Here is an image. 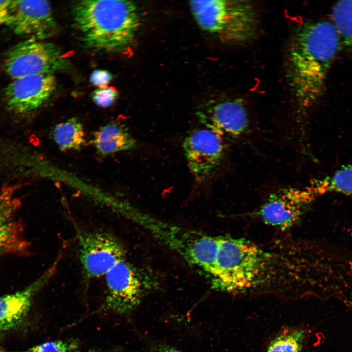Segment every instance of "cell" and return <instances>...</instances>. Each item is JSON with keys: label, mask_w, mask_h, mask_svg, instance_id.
Wrapping results in <instances>:
<instances>
[{"label": "cell", "mask_w": 352, "mask_h": 352, "mask_svg": "<svg viewBox=\"0 0 352 352\" xmlns=\"http://www.w3.org/2000/svg\"><path fill=\"white\" fill-rule=\"evenodd\" d=\"M226 269L236 295L316 297L327 279L329 261L323 247L310 240L286 238L260 245L237 238Z\"/></svg>", "instance_id": "obj_1"}, {"label": "cell", "mask_w": 352, "mask_h": 352, "mask_svg": "<svg viewBox=\"0 0 352 352\" xmlns=\"http://www.w3.org/2000/svg\"><path fill=\"white\" fill-rule=\"evenodd\" d=\"M340 43L334 26L328 21L305 22L293 33L288 49L287 75L301 124L323 93Z\"/></svg>", "instance_id": "obj_2"}, {"label": "cell", "mask_w": 352, "mask_h": 352, "mask_svg": "<svg viewBox=\"0 0 352 352\" xmlns=\"http://www.w3.org/2000/svg\"><path fill=\"white\" fill-rule=\"evenodd\" d=\"M75 27L90 48L124 51L132 43L140 24L135 4L123 0L79 1L72 8Z\"/></svg>", "instance_id": "obj_3"}, {"label": "cell", "mask_w": 352, "mask_h": 352, "mask_svg": "<svg viewBox=\"0 0 352 352\" xmlns=\"http://www.w3.org/2000/svg\"><path fill=\"white\" fill-rule=\"evenodd\" d=\"M189 6L199 26L223 43L243 44L258 34L259 15L251 1L192 0Z\"/></svg>", "instance_id": "obj_4"}, {"label": "cell", "mask_w": 352, "mask_h": 352, "mask_svg": "<svg viewBox=\"0 0 352 352\" xmlns=\"http://www.w3.org/2000/svg\"><path fill=\"white\" fill-rule=\"evenodd\" d=\"M127 211L126 216L189 264L204 271L213 264L217 247L215 237L169 223L133 207Z\"/></svg>", "instance_id": "obj_5"}, {"label": "cell", "mask_w": 352, "mask_h": 352, "mask_svg": "<svg viewBox=\"0 0 352 352\" xmlns=\"http://www.w3.org/2000/svg\"><path fill=\"white\" fill-rule=\"evenodd\" d=\"M6 74L13 79L37 74L66 69V58L55 44L28 39L13 46L6 53L3 63Z\"/></svg>", "instance_id": "obj_6"}, {"label": "cell", "mask_w": 352, "mask_h": 352, "mask_svg": "<svg viewBox=\"0 0 352 352\" xmlns=\"http://www.w3.org/2000/svg\"><path fill=\"white\" fill-rule=\"evenodd\" d=\"M104 276L106 306L120 315L129 314L135 309L151 288L126 259L117 263Z\"/></svg>", "instance_id": "obj_7"}, {"label": "cell", "mask_w": 352, "mask_h": 352, "mask_svg": "<svg viewBox=\"0 0 352 352\" xmlns=\"http://www.w3.org/2000/svg\"><path fill=\"white\" fill-rule=\"evenodd\" d=\"M80 261L88 279L104 276L117 263L125 259V250L110 233L78 231Z\"/></svg>", "instance_id": "obj_8"}, {"label": "cell", "mask_w": 352, "mask_h": 352, "mask_svg": "<svg viewBox=\"0 0 352 352\" xmlns=\"http://www.w3.org/2000/svg\"><path fill=\"white\" fill-rule=\"evenodd\" d=\"M316 198L308 186L283 187L269 195L256 214L266 224L285 230L297 223Z\"/></svg>", "instance_id": "obj_9"}, {"label": "cell", "mask_w": 352, "mask_h": 352, "mask_svg": "<svg viewBox=\"0 0 352 352\" xmlns=\"http://www.w3.org/2000/svg\"><path fill=\"white\" fill-rule=\"evenodd\" d=\"M183 149L196 180L204 182L213 176L223 159L222 137L207 129H197L184 139Z\"/></svg>", "instance_id": "obj_10"}, {"label": "cell", "mask_w": 352, "mask_h": 352, "mask_svg": "<svg viewBox=\"0 0 352 352\" xmlns=\"http://www.w3.org/2000/svg\"><path fill=\"white\" fill-rule=\"evenodd\" d=\"M196 113L206 128L222 137L237 138L246 133L250 128L247 109L239 99H210L200 105Z\"/></svg>", "instance_id": "obj_11"}, {"label": "cell", "mask_w": 352, "mask_h": 352, "mask_svg": "<svg viewBox=\"0 0 352 352\" xmlns=\"http://www.w3.org/2000/svg\"><path fill=\"white\" fill-rule=\"evenodd\" d=\"M5 25L17 35L39 40L54 35L58 28L46 0H11Z\"/></svg>", "instance_id": "obj_12"}, {"label": "cell", "mask_w": 352, "mask_h": 352, "mask_svg": "<svg viewBox=\"0 0 352 352\" xmlns=\"http://www.w3.org/2000/svg\"><path fill=\"white\" fill-rule=\"evenodd\" d=\"M56 84L54 75L49 73L13 79L5 88V102L9 109L17 113L32 111L50 98Z\"/></svg>", "instance_id": "obj_13"}, {"label": "cell", "mask_w": 352, "mask_h": 352, "mask_svg": "<svg viewBox=\"0 0 352 352\" xmlns=\"http://www.w3.org/2000/svg\"><path fill=\"white\" fill-rule=\"evenodd\" d=\"M56 267L51 265L34 282L22 290L0 296V331L20 325L29 312L34 297L54 276Z\"/></svg>", "instance_id": "obj_14"}, {"label": "cell", "mask_w": 352, "mask_h": 352, "mask_svg": "<svg viewBox=\"0 0 352 352\" xmlns=\"http://www.w3.org/2000/svg\"><path fill=\"white\" fill-rule=\"evenodd\" d=\"M20 204L12 188L5 189L0 193V255L20 253L27 248L23 226L16 219Z\"/></svg>", "instance_id": "obj_15"}, {"label": "cell", "mask_w": 352, "mask_h": 352, "mask_svg": "<svg viewBox=\"0 0 352 352\" xmlns=\"http://www.w3.org/2000/svg\"><path fill=\"white\" fill-rule=\"evenodd\" d=\"M93 144L97 152L107 155L132 149L135 140L124 124L112 122L96 131Z\"/></svg>", "instance_id": "obj_16"}, {"label": "cell", "mask_w": 352, "mask_h": 352, "mask_svg": "<svg viewBox=\"0 0 352 352\" xmlns=\"http://www.w3.org/2000/svg\"><path fill=\"white\" fill-rule=\"evenodd\" d=\"M309 331L302 327L283 329L268 342L263 352H305Z\"/></svg>", "instance_id": "obj_17"}, {"label": "cell", "mask_w": 352, "mask_h": 352, "mask_svg": "<svg viewBox=\"0 0 352 352\" xmlns=\"http://www.w3.org/2000/svg\"><path fill=\"white\" fill-rule=\"evenodd\" d=\"M308 186L316 198L331 192L352 195V165L344 166L330 176L312 180Z\"/></svg>", "instance_id": "obj_18"}, {"label": "cell", "mask_w": 352, "mask_h": 352, "mask_svg": "<svg viewBox=\"0 0 352 352\" xmlns=\"http://www.w3.org/2000/svg\"><path fill=\"white\" fill-rule=\"evenodd\" d=\"M52 134L56 144L63 151L79 150L85 142L83 126L75 117L56 125Z\"/></svg>", "instance_id": "obj_19"}, {"label": "cell", "mask_w": 352, "mask_h": 352, "mask_svg": "<svg viewBox=\"0 0 352 352\" xmlns=\"http://www.w3.org/2000/svg\"><path fill=\"white\" fill-rule=\"evenodd\" d=\"M331 17L340 41L352 51V0L338 1L332 8Z\"/></svg>", "instance_id": "obj_20"}, {"label": "cell", "mask_w": 352, "mask_h": 352, "mask_svg": "<svg viewBox=\"0 0 352 352\" xmlns=\"http://www.w3.org/2000/svg\"><path fill=\"white\" fill-rule=\"evenodd\" d=\"M74 342L55 340L44 342L23 351H9L0 347V352H70L75 349Z\"/></svg>", "instance_id": "obj_21"}, {"label": "cell", "mask_w": 352, "mask_h": 352, "mask_svg": "<svg viewBox=\"0 0 352 352\" xmlns=\"http://www.w3.org/2000/svg\"><path fill=\"white\" fill-rule=\"evenodd\" d=\"M118 94L117 90L114 88H100L93 91L92 99L96 105L105 108L110 106L115 102Z\"/></svg>", "instance_id": "obj_22"}, {"label": "cell", "mask_w": 352, "mask_h": 352, "mask_svg": "<svg viewBox=\"0 0 352 352\" xmlns=\"http://www.w3.org/2000/svg\"><path fill=\"white\" fill-rule=\"evenodd\" d=\"M111 79V74L109 71L103 69L93 71L90 76V82L94 85L100 88L107 87Z\"/></svg>", "instance_id": "obj_23"}, {"label": "cell", "mask_w": 352, "mask_h": 352, "mask_svg": "<svg viewBox=\"0 0 352 352\" xmlns=\"http://www.w3.org/2000/svg\"><path fill=\"white\" fill-rule=\"evenodd\" d=\"M11 0H0V25L5 24Z\"/></svg>", "instance_id": "obj_24"}, {"label": "cell", "mask_w": 352, "mask_h": 352, "mask_svg": "<svg viewBox=\"0 0 352 352\" xmlns=\"http://www.w3.org/2000/svg\"><path fill=\"white\" fill-rule=\"evenodd\" d=\"M151 352H182L174 348L167 346H159L154 348Z\"/></svg>", "instance_id": "obj_25"}]
</instances>
